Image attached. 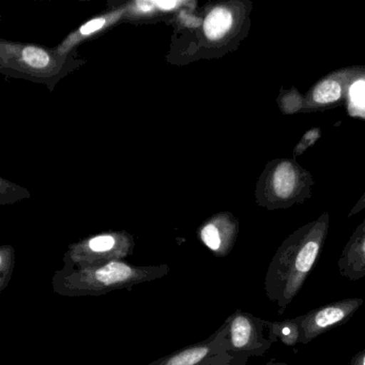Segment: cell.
<instances>
[{"label":"cell","instance_id":"6da1fadb","mask_svg":"<svg viewBox=\"0 0 365 365\" xmlns=\"http://www.w3.org/2000/svg\"><path fill=\"white\" fill-rule=\"evenodd\" d=\"M328 230L329 215L324 213L290 235L275 252L264 277V290L269 300L279 307V315L298 296L315 268Z\"/></svg>","mask_w":365,"mask_h":365},{"label":"cell","instance_id":"7a4b0ae2","mask_svg":"<svg viewBox=\"0 0 365 365\" xmlns=\"http://www.w3.org/2000/svg\"><path fill=\"white\" fill-rule=\"evenodd\" d=\"M168 264L136 266L125 260H113L97 266L55 271L52 289L59 296L100 297L114 290L132 289L140 284L162 279L170 273Z\"/></svg>","mask_w":365,"mask_h":365},{"label":"cell","instance_id":"3957f363","mask_svg":"<svg viewBox=\"0 0 365 365\" xmlns=\"http://www.w3.org/2000/svg\"><path fill=\"white\" fill-rule=\"evenodd\" d=\"M230 352L236 358L247 361L251 356H262L272 346L269 337L267 320L236 309L226 318Z\"/></svg>","mask_w":365,"mask_h":365},{"label":"cell","instance_id":"277c9868","mask_svg":"<svg viewBox=\"0 0 365 365\" xmlns=\"http://www.w3.org/2000/svg\"><path fill=\"white\" fill-rule=\"evenodd\" d=\"M247 361L230 352L227 327L222 324L210 336L193 345L185 346L147 365H245Z\"/></svg>","mask_w":365,"mask_h":365},{"label":"cell","instance_id":"5b68a950","mask_svg":"<svg viewBox=\"0 0 365 365\" xmlns=\"http://www.w3.org/2000/svg\"><path fill=\"white\" fill-rule=\"evenodd\" d=\"M307 170L292 161L279 160L267 166L264 182V206L269 209L286 208L297 202L298 197L304 196L307 183L311 179Z\"/></svg>","mask_w":365,"mask_h":365},{"label":"cell","instance_id":"8992f818","mask_svg":"<svg viewBox=\"0 0 365 365\" xmlns=\"http://www.w3.org/2000/svg\"><path fill=\"white\" fill-rule=\"evenodd\" d=\"M131 252L132 243L125 237L98 235L72 245L63 258V266L71 268L97 266L113 260H123Z\"/></svg>","mask_w":365,"mask_h":365},{"label":"cell","instance_id":"52a82bcc","mask_svg":"<svg viewBox=\"0 0 365 365\" xmlns=\"http://www.w3.org/2000/svg\"><path fill=\"white\" fill-rule=\"evenodd\" d=\"M361 298H347L320 305L300 316V344H309L335 327L346 324L362 307Z\"/></svg>","mask_w":365,"mask_h":365},{"label":"cell","instance_id":"ba28073f","mask_svg":"<svg viewBox=\"0 0 365 365\" xmlns=\"http://www.w3.org/2000/svg\"><path fill=\"white\" fill-rule=\"evenodd\" d=\"M339 274L349 281L365 277V221L356 227L339 258Z\"/></svg>","mask_w":365,"mask_h":365},{"label":"cell","instance_id":"9c48e42d","mask_svg":"<svg viewBox=\"0 0 365 365\" xmlns=\"http://www.w3.org/2000/svg\"><path fill=\"white\" fill-rule=\"evenodd\" d=\"M237 228L232 223L220 227L217 224L208 223L200 230V239L217 257L230 254L236 238Z\"/></svg>","mask_w":365,"mask_h":365},{"label":"cell","instance_id":"30bf717a","mask_svg":"<svg viewBox=\"0 0 365 365\" xmlns=\"http://www.w3.org/2000/svg\"><path fill=\"white\" fill-rule=\"evenodd\" d=\"M269 337L273 343L279 341L288 347L300 343V316L282 322H268Z\"/></svg>","mask_w":365,"mask_h":365},{"label":"cell","instance_id":"8fae6325","mask_svg":"<svg viewBox=\"0 0 365 365\" xmlns=\"http://www.w3.org/2000/svg\"><path fill=\"white\" fill-rule=\"evenodd\" d=\"M234 18L226 8H215L207 16L204 23L205 35L208 39L219 40L232 29Z\"/></svg>","mask_w":365,"mask_h":365},{"label":"cell","instance_id":"7c38bea8","mask_svg":"<svg viewBox=\"0 0 365 365\" xmlns=\"http://www.w3.org/2000/svg\"><path fill=\"white\" fill-rule=\"evenodd\" d=\"M341 97V85L336 78H326L314 88L312 100L316 104H331Z\"/></svg>","mask_w":365,"mask_h":365},{"label":"cell","instance_id":"4fadbf2b","mask_svg":"<svg viewBox=\"0 0 365 365\" xmlns=\"http://www.w3.org/2000/svg\"><path fill=\"white\" fill-rule=\"evenodd\" d=\"M16 264V254L10 245H4L0 249V292H3L11 281Z\"/></svg>","mask_w":365,"mask_h":365},{"label":"cell","instance_id":"5bb4252c","mask_svg":"<svg viewBox=\"0 0 365 365\" xmlns=\"http://www.w3.org/2000/svg\"><path fill=\"white\" fill-rule=\"evenodd\" d=\"M23 59L31 67L42 69L50 63V56L42 48L29 46L23 51Z\"/></svg>","mask_w":365,"mask_h":365},{"label":"cell","instance_id":"9a60e30c","mask_svg":"<svg viewBox=\"0 0 365 365\" xmlns=\"http://www.w3.org/2000/svg\"><path fill=\"white\" fill-rule=\"evenodd\" d=\"M320 136V130L319 129H313L309 130L304 136H303L302 140L299 143L298 146L294 149V155H300L301 153H304L309 146L315 144L316 140L319 138Z\"/></svg>","mask_w":365,"mask_h":365},{"label":"cell","instance_id":"2e32d148","mask_svg":"<svg viewBox=\"0 0 365 365\" xmlns=\"http://www.w3.org/2000/svg\"><path fill=\"white\" fill-rule=\"evenodd\" d=\"M104 25H106V20L104 19H95V20H91V22L86 23V24L81 27V34L83 36L91 35V34L100 31Z\"/></svg>","mask_w":365,"mask_h":365},{"label":"cell","instance_id":"e0dca14e","mask_svg":"<svg viewBox=\"0 0 365 365\" xmlns=\"http://www.w3.org/2000/svg\"><path fill=\"white\" fill-rule=\"evenodd\" d=\"M352 99L354 104H358L361 108H365V83L361 82L354 85L351 89Z\"/></svg>","mask_w":365,"mask_h":365},{"label":"cell","instance_id":"ac0fdd59","mask_svg":"<svg viewBox=\"0 0 365 365\" xmlns=\"http://www.w3.org/2000/svg\"><path fill=\"white\" fill-rule=\"evenodd\" d=\"M153 5L161 10H173L179 5V3L174 0H161V1H153Z\"/></svg>","mask_w":365,"mask_h":365},{"label":"cell","instance_id":"d6986e66","mask_svg":"<svg viewBox=\"0 0 365 365\" xmlns=\"http://www.w3.org/2000/svg\"><path fill=\"white\" fill-rule=\"evenodd\" d=\"M350 365H365V349L361 350L352 356Z\"/></svg>","mask_w":365,"mask_h":365},{"label":"cell","instance_id":"ffe728a7","mask_svg":"<svg viewBox=\"0 0 365 365\" xmlns=\"http://www.w3.org/2000/svg\"><path fill=\"white\" fill-rule=\"evenodd\" d=\"M138 7L142 12H149L153 9L155 5H153V1H138Z\"/></svg>","mask_w":365,"mask_h":365},{"label":"cell","instance_id":"44dd1931","mask_svg":"<svg viewBox=\"0 0 365 365\" xmlns=\"http://www.w3.org/2000/svg\"><path fill=\"white\" fill-rule=\"evenodd\" d=\"M363 208H365V194L362 196V198H361L360 202H358V204L354 206V208L352 209L351 212H350L349 217H351V215H356V213H358L359 211L362 210Z\"/></svg>","mask_w":365,"mask_h":365},{"label":"cell","instance_id":"7402d4cb","mask_svg":"<svg viewBox=\"0 0 365 365\" xmlns=\"http://www.w3.org/2000/svg\"><path fill=\"white\" fill-rule=\"evenodd\" d=\"M260 365H288L287 363L284 362H277V361H270V362L264 363V364Z\"/></svg>","mask_w":365,"mask_h":365}]
</instances>
